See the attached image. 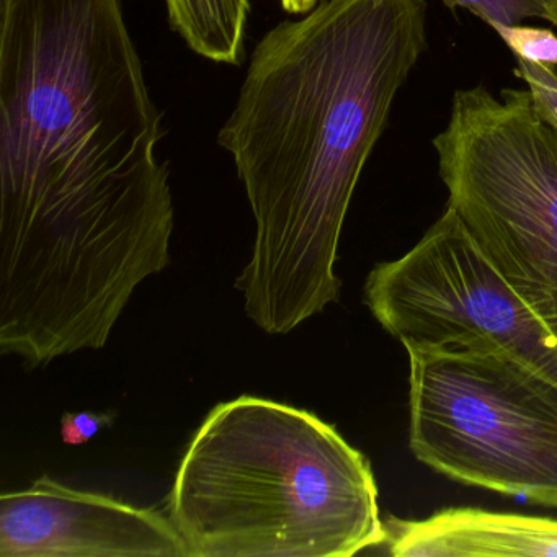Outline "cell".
<instances>
[{"instance_id": "obj_1", "label": "cell", "mask_w": 557, "mask_h": 557, "mask_svg": "<svg viewBox=\"0 0 557 557\" xmlns=\"http://www.w3.org/2000/svg\"><path fill=\"white\" fill-rule=\"evenodd\" d=\"M123 0H0V351L100 350L171 263L169 172Z\"/></svg>"}, {"instance_id": "obj_2", "label": "cell", "mask_w": 557, "mask_h": 557, "mask_svg": "<svg viewBox=\"0 0 557 557\" xmlns=\"http://www.w3.org/2000/svg\"><path fill=\"white\" fill-rule=\"evenodd\" d=\"M425 50V0H321L253 50L220 145L256 218L236 286L267 334H288L338 301L355 188Z\"/></svg>"}, {"instance_id": "obj_3", "label": "cell", "mask_w": 557, "mask_h": 557, "mask_svg": "<svg viewBox=\"0 0 557 557\" xmlns=\"http://www.w3.org/2000/svg\"><path fill=\"white\" fill-rule=\"evenodd\" d=\"M169 510L190 557H348L386 541L367 456L314 413L263 397L208 413Z\"/></svg>"}, {"instance_id": "obj_4", "label": "cell", "mask_w": 557, "mask_h": 557, "mask_svg": "<svg viewBox=\"0 0 557 557\" xmlns=\"http://www.w3.org/2000/svg\"><path fill=\"white\" fill-rule=\"evenodd\" d=\"M448 207L557 335V129L528 90H458L433 139Z\"/></svg>"}, {"instance_id": "obj_5", "label": "cell", "mask_w": 557, "mask_h": 557, "mask_svg": "<svg viewBox=\"0 0 557 557\" xmlns=\"http://www.w3.org/2000/svg\"><path fill=\"white\" fill-rule=\"evenodd\" d=\"M409 445L453 481L557 508V386L505 355L404 344Z\"/></svg>"}, {"instance_id": "obj_6", "label": "cell", "mask_w": 557, "mask_h": 557, "mask_svg": "<svg viewBox=\"0 0 557 557\" xmlns=\"http://www.w3.org/2000/svg\"><path fill=\"white\" fill-rule=\"evenodd\" d=\"M364 305L403 345L505 355L557 386V335L498 275L453 208L409 252L371 270Z\"/></svg>"}, {"instance_id": "obj_7", "label": "cell", "mask_w": 557, "mask_h": 557, "mask_svg": "<svg viewBox=\"0 0 557 557\" xmlns=\"http://www.w3.org/2000/svg\"><path fill=\"white\" fill-rule=\"evenodd\" d=\"M0 557H190L171 517L44 475L0 495Z\"/></svg>"}, {"instance_id": "obj_8", "label": "cell", "mask_w": 557, "mask_h": 557, "mask_svg": "<svg viewBox=\"0 0 557 557\" xmlns=\"http://www.w3.org/2000/svg\"><path fill=\"white\" fill-rule=\"evenodd\" d=\"M383 547L396 557L557 556V520L456 507L389 517Z\"/></svg>"}, {"instance_id": "obj_9", "label": "cell", "mask_w": 557, "mask_h": 557, "mask_svg": "<svg viewBox=\"0 0 557 557\" xmlns=\"http://www.w3.org/2000/svg\"><path fill=\"white\" fill-rule=\"evenodd\" d=\"M169 21L185 44L207 60L240 64L249 0H165Z\"/></svg>"}, {"instance_id": "obj_10", "label": "cell", "mask_w": 557, "mask_h": 557, "mask_svg": "<svg viewBox=\"0 0 557 557\" xmlns=\"http://www.w3.org/2000/svg\"><path fill=\"white\" fill-rule=\"evenodd\" d=\"M446 8L456 11L465 9L484 21L488 27L494 25H520L531 18L547 21L550 0H442Z\"/></svg>"}, {"instance_id": "obj_11", "label": "cell", "mask_w": 557, "mask_h": 557, "mask_svg": "<svg viewBox=\"0 0 557 557\" xmlns=\"http://www.w3.org/2000/svg\"><path fill=\"white\" fill-rule=\"evenodd\" d=\"M491 28L510 48L517 60L557 67V35L554 32L523 24L494 25Z\"/></svg>"}, {"instance_id": "obj_12", "label": "cell", "mask_w": 557, "mask_h": 557, "mask_svg": "<svg viewBox=\"0 0 557 557\" xmlns=\"http://www.w3.org/2000/svg\"><path fill=\"white\" fill-rule=\"evenodd\" d=\"M515 76L523 81L534 109L557 129V70L530 61L517 60Z\"/></svg>"}, {"instance_id": "obj_13", "label": "cell", "mask_w": 557, "mask_h": 557, "mask_svg": "<svg viewBox=\"0 0 557 557\" xmlns=\"http://www.w3.org/2000/svg\"><path fill=\"white\" fill-rule=\"evenodd\" d=\"M113 412H67L61 419V438L66 445L81 446L89 443L100 430L110 429L115 422Z\"/></svg>"}, {"instance_id": "obj_14", "label": "cell", "mask_w": 557, "mask_h": 557, "mask_svg": "<svg viewBox=\"0 0 557 557\" xmlns=\"http://www.w3.org/2000/svg\"><path fill=\"white\" fill-rule=\"evenodd\" d=\"M557 28V0H550L549 9H547V21Z\"/></svg>"}]
</instances>
